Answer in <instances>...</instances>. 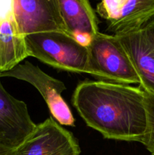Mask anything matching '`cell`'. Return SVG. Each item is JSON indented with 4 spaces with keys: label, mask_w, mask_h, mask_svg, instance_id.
Instances as JSON below:
<instances>
[{
    "label": "cell",
    "mask_w": 154,
    "mask_h": 155,
    "mask_svg": "<svg viewBox=\"0 0 154 155\" xmlns=\"http://www.w3.org/2000/svg\"><path fill=\"white\" fill-rule=\"evenodd\" d=\"M88 74L116 83H139L129 56L116 35L98 32L87 46Z\"/></svg>",
    "instance_id": "3"
},
{
    "label": "cell",
    "mask_w": 154,
    "mask_h": 155,
    "mask_svg": "<svg viewBox=\"0 0 154 155\" xmlns=\"http://www.w3.org/2000/svg\"><path fill=\"white\" fill-rule=\"evenodd\" d=\"M29 56L51 67L73 73L88 74V52L66 32L45 31L25 36Z\"/></svg>",
    "instance_id": "2"
},
{
    "label": "cell",
    "mask_w": 154,
    "mask_h": 155,
    "mask_svg": "<svg viewBox=\"0 0 154 155\" xmlns=\"http://www.w3.org/2000/svg\"><path fill=\"white\" fill-rule=\"evenodd\" d=\"M13 77L34 86L43 97L53 117L63 126L75 125L70 108L61 96L66 89L64 83L42 71L30 61L19 64L10 71L0 72V77Z\"/></svg>",
    "instance_id": "4"
},
{
    "label": "cell",
    "mask_w": 154,
    "mask_h": 155,
    "mask_svg": "<svg viewBox=\"0 0 154 155\" xmlns=\"http://www.w3.org/2000/svg\"><path fill=\"white\" fill-rule=\"evenodd\" d=\"M15 20L24 35L66 32L57 0H13Z\"/></svg>",
    "instance_id": "7"
},
{
    "label": "cell",
    "mask_w": 154,
    "mask_h": 155,
    "mask_svg": "<svg viewBox=\"0 0 154 155\" xmlns=\"http://www.w3.org/2000/svg\"><path fill=\"white\" fill-rule=\"evenodd\" d=\"M140 79V87L154 94V43L143 27L123 34L116 35Z\"/></svg>",
    "instance_id": "9"
},
{
    "label": "cell",
    "mask_w": 154,
    "mask_h": 155,
    "mask_svg": "<svg viewBox=\"0 0 154 155\" xmlns=\"http://www.w3.org/2000/svg\"><path fill=\"white\" fill-rule=\"evenodd\" d=\"M146 116V127L140 143L152 155H154V94L143 90Z\"/></svg>",
    "instance_id": "12"
},
{
    "label": "cell",
    "mask_w": 154,
    "mask_h": 155,
    "mask_svg": "<svg viewBox=\"0 0 154 155\" xmlns=\"http://www.w3.org/2000/svg\"><path fill=\"white\" fill-rule=\"evenodd\" d=\"M66 33L88 46L98 30V20L89 0H57Z\"/></svg>",
    "instance_id": "10"
},
{
    "label": "cell",
    "mask_w": 154,
    "mask_h": 155,
    "mask_svg": "<svg viewBox=\"0 0 154 155\" xmlns=\"http://www.w3.org/2000/svg\"><path fill=\"white\" fill-rule=\"evenodd\" d=\"M0 155H17L16 150L0 145Z\"/></svg>",
    "instance_id": "14"
},
{
    "label": "cell",
    "mask_w": 154,
    "mask_h": 155,
    "mask_svg": "<svg viewBox=\"0 0 154 155\" xmlns=\"http://www.w3.org/2000/svg\"><path fill=\"white\" fill-rule=\"evenodd\" d=\"M72 102L86 124L104 138L141 142L146 116L140 86L88 80L75 88Z\"/></svg>",
    "instance_id": "1"
},
{
    "label": "cell",
    "mask_w": 154,
    "mask_h": 155,
    "mask_svg": "<svg viewBox=\"0 0 154 155\" xmlns=\"http://www.w3.org/2000/svg\"><path fill=\"white\" fill-rule=\"evenodd\" d=\"M27 57L25 36L11 12L0 20V72L10 71Z\"/></svg>",
    "instance_id": "11"
},
{
    "label": "cell",
    "mask_w": 154,
    "mask_h": 155,
    "mask_svg": "<svg viewBox=\"0 0 154 155\" xmlns=\"http://www.w3.org/2000/svg\"><path fill=\"white\" fill-rule=\"evenodd\" d=\"M15 150L17 155H80L81 152L73 135L52 117L36 125Z\"/></svg>",
    "instance_id": "5"
},
{
    "label": "cell",
    "mask_w": 154,
    "mask_h": 155,
    "mask_svg": "<svg viewBox=\"0 0 154 155\" xmlns=\"http://www.w3.org/2000/svg\"><path fill=\"white\" fill-rule=\"evenodd\" d=\"M36 125L27 104L10 95L0 80V145L16 149Z\"/></svg>",
    "instance_id": "8"
},
{
    "label": "cell",
    "mask_w": 154,
    "mask_h": 155,
    "mask_svg": "<svg viewBox=\"0 0 154 155\" xmlns=\"http://www.w3.org/2000/svg\"><path fill=\"white\" fill-rule=\"evenodd\" d=\"M142 27L148 36V37L154 43V17Z\"/></svg>",
    "instance_id": "13"
},
{
    "label": "cell",
    "mask_w": 154,
    "mask_h": 155,
    "mask_svg": "<svg viewBox=\"0 0 154 155\" xmlns=\"http://www.w3.org/2000/svg\"><path fill=\"white\" fill-rule=\"evenodd\" d=\"M96 12L107 31L120 35L139 30L154 17V0H101Z\"/></svg>",
    "instance_id": "6"
}]
</instances>
